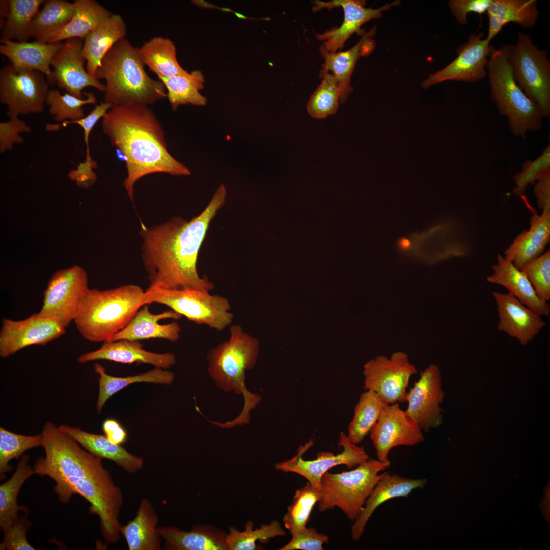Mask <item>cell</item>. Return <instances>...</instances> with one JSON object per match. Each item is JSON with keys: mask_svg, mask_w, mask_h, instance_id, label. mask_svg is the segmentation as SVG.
<instances>
[{"mask_svg": "<svg viewBox=\"0 0 550 550\" xmlns=\"http://www.w3.org/2000/svg\"><path fill=\"white\" fill-rule=\"evenodd\" d=\"M226 195L225 186L220 185L206 208L190 221L174 217L151 227L142 225V259L149 285L171 289L214 288L212 282L199 274L197 260L210 223L224 205Z\"/></svg>", "mask_w": 550, "mask_h": 550, "instance_id": "1", "label": "cell"}, {"mask_svg": "<svg viewBox=\"0 0 550 550\" xmlns=\"http://www.w3.org/2000/svg\"><path fill=\"white\" fill-rule=\"evenodd\" d=\"M103 133L127 157L123 184L131 201L134 185L155 173L188 176L189 168L169 152L164 132L154 113L142 105H113L102 118Z\"/></svg>", "mask_w": 550, "mask_h": 550, "instance_id": "2", "label": "cell"}, {"mask_svg": "<svg viewBox=\"0 0 550 550\" xmlns=\"http://www.w3.org/2000/svg\"><path fill=\"white\" fill-rule=\"evenodd\" d=\"M145 66L138 48L126 38L117 42L102 60L95 76L105 80L104 102L148 106L166 98L164 85L151 78Z\"/></svg>", "mask_w": 550, "mask_h": 550, "instance_id": "3", "label": "cell"}, {"mask_svg": "<svg viewBox=\"0 0 550 550\" xmlns=\"http://www.w3.org/2000/svg\"><path fill=\"white\" fill-rule=\"evenodd\" d=\"M259 353V342L239 324L230 326L228 340L211 349L207 355L208 372L215 385L225 392L242 394L244 407L232 421L222 423L231 428L248 424L250 413L261 401L260 395L251 393L245 386V372L255 365Z\"/></svg>", "mask_w": 550, "mask_h": 550, "instance_id": "4", "label": "cell"}, {"mask_svg": "<svg viewBox=\"0 0 550 550\" xmlns=\"http://www.w3.org/2000/svg\"><path fill=\"white\" fill-rule=\"evenodd\" d=\"M144 295L142 288L132 284L105 290L89 288L73 321L85 339L93 342L109 341L145 305Z\"/></svg>", "mask_w": 550, "mask_h": 550, "instance_id": "5", "label": "cell"}, {"mask_svg": "<svg viewBox=\"0 0 550 550\" xmlns=\"http://www.w3.org/2000/svg\"><path fill=\"white\" fill-rule=\"evenodd\" d=\"M490 97L505 116L512 134L524 139L528 131L540 130L543 118L536 104L515 80L508 58L507 44L494 49L487 65Z\"/></svg>", "mask_w": 550, "mask_h": 550, "instance_id": "6", "label": "cell"}, {"mask_svg": "<svg viewBox=\"0 0 550 550\" xmlns=\"http://www.w3.org/2000/svg\"><path fill=\"white\" fill-rule=\"evenodd\" d=\"M390 465L389 460L369 458L350 471L337 474L326 472L320 481L319 512L338 507L353 522L382 476L380 472Z\"/></svg>", "mask_w": 550, "mask_h": 550, "instance_id": "7", "label": "cell"}, {"mask_svg": "<svg viewBox=\"0 0 550 550\" xmlns=\"http://www.w3.org/2000/svg\"><path fill=\"white\" fill-rule=\"evenodd\" d=\"M45 456L34 463L35 474L47 476L55 482L95 476L103 471L102 458L83 449L79 444L48 421L42 432Z\"/></svg>", "mask_w": 550, "mask_h": 550, "instance_id": "8", "label": "cell"}, {"mask_svg": "<svg viewBox=\"0 0 550 550\" xmlns=\"http://www.w3.org/2000/svg\"><path fill=\"white\" fill-rule=\"evenodd\" d=\"M54 491L63 503H67L74 494L81 496L90 504V513L98 516L101 532L106 542L112 544L120 540L122 526L119 517L123 494L107 470L89 477L56 482Z\"/></svg>", "mask_w": 550, "mask_h": 550, "instance_id": "9", "label": "cell"}, {"mask_svg": "<svg viewBox=\"0 0 550 550\" xmlns=\"http://www.w3.org/2000/svg\"><path fill=\"white\" fill-rule=\"evenodd\" d=\"M144 300L145 305H164L188 320L217 331L231 325L234 316L227 298L211 295L209 291L198 287L171 289L149 285Z\"/></svg>", "mask_w": 550, "mask_h": 550, "instance_id": "10", "label": "cell"}, {"mask_svg": "<svg viewBox=\"0 0 550 550\" xmlns=\"http://www.w3.org/2000/svg\"><path fill=\"white\" fill-rule=\"evenodd\" d=\"M514 78L538 106L543 118L550 116V62L547 51L539 49L531 37L521 32L515 45L507 44Z\"/></svg>", "mask_w": 550, "mask_h": 550, "instance_id": "11", "label": "cell"}, {"mask_svg": "<svg viewBox=\"0 0 550 550\" xmlns=\"http://www.w3.org/2000/svg\"><path fill=\"white\" fill-rule=\"evenodd\" d=\"M49 90L39 71L16 68L10 63L0 69V102L7 106L9 118L41 113Z\"/></svg>", "mask_w": 550, "mask_h": 550, "instance_id": "12", "label": "cell"}, {"mask_svg": "<svg viewBox=\"0 0 550 550\" xmlns=\"http://www.w3.org/2000/svg\"><path fill=\"white\" fill-rule=\"evenodd\" d=\"M89 289L87 274L81 267L76 265L59 270L48 282L38 314L56 320L66 328L73 321Z\"/></svg>", "mask_w": 550, "mask_h": 550, "instance_id": "13", "label": "cell"}, {"mask_svg": "<svg viewBox=\"0 0 550 550\" xmlns=\"http://www.w3.org/2000/svg\"><path fill=\"white\" fill-rule=\"evenodd\" d=\"M417 373L405 352L397 351L390 358L379 355L363 366L364 389L375 392L388 404L404 402L410 378Z\"/></svg>", "mask_w": 550, "mask_h": 550, "instance_id": "14", "label": "cell"}, {"mask_svg": "<svg viewBox=\"0 0 550 550\" xmlns=\"http://www.w3.org/2000/svg\"><path fill=\"white\" fill-rule=\"evenodd\" d=\"M338 444L342 448L340 453L335 455L331 452L323 451L317 454L316 459L307 460L304 459L303 455L313 445V442L310 441L298 448L295 456L278 463L275 468L302 476L320 492L321 478L330 469L340 465L352 468L369 458L364 448L352 442L343 432L339 434Z\"/></svg>", "mask_w": 550, "mask_h": 550, "instance_id": "15", "label": "cell"}, {"mask_svg": "<svg viewBox=\"0 0 550 550\" xmlns=\"http://www.w3.org/2000/svg\"><path fill=\"white\" fill-rule=\"evenodd\" d=\"M483 32L469 35L466 42L457 49V57L442 69L428 76L422 86L427 88L446 81L476 82L487 75V65L494 49Z\"/></svg>", "mask_w": 550, "mask_h": 550, "instance_id": "16", "label": "cell"}, {"mask_svg": "<svg viewBox=\"0 0 550 550\" xmlns=\"http://www.w3.org/2000/svg\"><path fill=\"white\" fill-rule=\"evenodd\" d=\"M314 5L312 10L318 11L326 8L331 10L341 7L344 11V19L341 25L325 31L322 34H315L318 40L323 41L321 46L324 50L330 53L340 50L348 39L353 34L361 37L366 32L361 29L365 23L373 19H378L383 12L390 10L393 6L399 5L400 1H395L376 9L366 8V1L363 0H332L323 2L319 0L312 2Z\"/></svg>", "mask_w": 550, "mask_h": 550, "instance_id": "17", "label": "cell"}, {"mask_svg": "<svg viewBox=\"0 0 550 550\" xmlns=\"http://www.w3.org/2000/svg\"><path fill=\"white\" fill-rule=\"evenodd\" d=\"M439 367L429 365L420 372L419 379L408 392L405 410L422 431L440 426L443 422L440 405L445 397Z\"/></svg>", "mask_w": 550, "mask_h": 550, "instance_id": "18", "label": "cell"}, {"mask_svg": "<svg viewBox=\"0 0 550 550\" xmlns=\"http://www.w3.org/2000/svg\"><path fill=\"white\" fill-rule=\"evenodd\" d=\"M369 434L377 459L381 461L389 460V453L395 447L413 446L424 441L422 430L399 403L385 407Z\"/></svg>", "mask_w": 550, "mask_h": 550, "instance_id": "19", "label": "cell"}, {"mask_svg": "<svg viewBox=\"0 0 550 550\" xmlns=\"http://www.w3.org/2000/svg\"><path fill=\"white\" fill-rule=\"evenodd\" d=\"M56 320L38 313L19 321L3 318L0 331V356L7 358L33 345H45L66 333Z\"/></svg>", "mask_w": 550, "mask_h": 550, "instance_id": "20", "label": "cell"}, {"mask_svg": "<svg viewBox=\"0 0 550 550\" xmlns=\"http://www.w3.org/2000/svg\"><path fill=\"white\" fill-rule=\"evenodd\" d=\"M83 40L71 38L66 40L51 61L55 83L60 88L78 98H84L83 90L93 87L104 92L105 85L91 76L85 67L82 54Z\"/></svg>", "mask_w": 550, "mask_h": 550, "instance_id": "21", "label": "cell"}, {"mask_svg": "<svg viewBox=\"0 0 550 550\" xmlns=\"http://www.w3.org/2000/svg\"><path fill=\"white\" fill-rule=\"evenodd\" d=\"M499 321L498 330L527 345L545 326L541 316L509 293L493 292Z\"/></svg>", "mask_w": 550, "mask_h": 550, "instance_id": "22", "label": "cell"}, {"mask_svg": "<svg viewBox=\"0 0 550 550\" xmlns=\"http://www.w3.org/2000/svg\"><path fill=\"white\" fill-rule=\"evenodd\" d=\"M427 482L426 478L413 479L383 473L353 521L351 529L352 539L355 541L360 539L369 518L378 507L390 499L408 497L413 490L424 488Z\"/></svg>", "mask_w": 550, "mask_h": 550, "instance_id": "23", "label": "cell"}, {"mask_svg": "<svg viewBox=\"0 0 550 550\" xmlns=\"http://www.w3.org/2000/svg\"><path fill=\"white\" fill-rule=\"evenodd\" d=\"M0 42V53L7 57L14 67L39 71L47 77L51 85L55 84L51 61L64 42H18L2 39Z\"/></svg>", "mask_w": 550, "mask_h": 550, "instance_id": "24", "label": "cell"}, {"mask_svg": "<svg viewBox=\"0 0 550 550\" xmlns=\"http://www.w3.org/2000/svg\"><path fill=\"white\" fill-rule=\"evenodd\" d=\"M97 360H107L123 364L140 363L168 369L177 361L172 353H157L143 348L139 341L120 340L104 342L98 349L79 356L77 361L85 363Z\"/></svg>", "mask_w": 550, "mask_h": 550, "instance_id": "25", "label": "cell"}, {"mask_svg": "<svg viewBox=\"0 0 550 550\" xmlns=\"http://www.w3.org/2000/svg\"><path fill=\"white\" fill-rule=\"evenodd\" d=\"M182 315L170 310L159 314H153L147 305L140 309L127 325L115 334L109 341L120 340L140 341L150 339H163L172 342L178 340L181 327L176 322L161 324L160 320L181 318Z\"/></svg>", "mask_w": 550, "mask_h": 550, "instance_id": "26", "label": "cell"}, {"mask_svg": "<svg viewBox=\"0 0 550 550\" xmlns=\"http://www.w3.org/2000/svg\"><path fill=\"white\" fill-rule=\"evenodd\" d=\"M376 31V27L374 26L361 36L354 46L346 51L330 53L320 47L324 62L319 75L321 77L326 73L332 74L337 80L345 101L353 90L350 79L357 61L360 57L371 54L375 47L373 37Z\"/></svg>", "mask_w": 550, "mask_h": 550, "instance_id": "27", "label": "cell"}, {"mask_svg": "<svg viewBox=\"0 0 550 550\" xmlns=\"http://www.w3.org/2000/svg\"><path fill=\"white\" fill-rule=\"evenodd\" d=\"M530 227L519 234L505 250L504 257L518 269L541 254L550 241V209L533 214Z\"/></svg>", "mask_w": 550, "mask_h": 550, "instance_id": "28", "label": "cell"}, {"mask_svg": "<svg viewBox=\"0 0 550 550\" xmlns=\"http://www.w3.org/2000/svg\"><path fill=\"white\" fill-rule=\"evenodd\" d=\"M497 260L492 267V273L486 277L487 281L505 287L509 293L541 316H548L549 304L537 296L525 274L500 254L497 255Z\"/></svg>", "mask_w": 550, "mask_h": 550, "instance_id": "29", "label": "cell"}, {"mask_svg": "<svg viewBox=\"0 0 550 550\" xmlns=\"http://www.w3.org/2000/svg\"><path fill=\"white\" fill-rule=\"evenodd\" d=\"M126 32L122 17L112 14L86 35L82 52L86 61V70L91 76L95 77L104 57L117 42L125 38Z\"/></svg>", "mask_w": 550, "mask_h": 550, "instance_id": "30", "label": "cell"}, {"mask_svg": "<svg viewBox=\"0 0 550 550\" xmlns=\"http://www.w3.org/2000/svg\"><path fill=\"white\" fill-rule=\"evenodd\" d=\"M58 428L93 455L110 460L126 472L133 473L143 468L144 460L142 457L129 453L121 445L111 442L105 435L91 433L80 428L65 425Z\"/></svg>", "mask_w": 550, "mask_h": 550, "instance_id": "31", "label": "cell"}, {"mask_svg": "<svg viewBox=\"0 0 550 550\" xmlns=\"http://www.w3.org/2000/svg\"><path fill=\"white\" fill-rule=\"evenodd\" d=\"M166 550H227L226 535L207 525H196L185 531L175 526H159Z\"/></svg>", "mask_w": 550, "mask_h": 550, "instance_id": "32", "label": "cell"}, {"mask_svg": "<svg viewBox=\"0 0 550 550\" xmlns=\"http://www.w3.org/2000/svg\"><path fill=\"white\" fill-rule=\"evenodd\" d=\"M158 522V515L153 505L147 498H143L135 517L121 528L128 549L161 550L162 538Z\"/></svg>", "mask_w": 550, "mask_h": 550, "instance_id": "33", "label": "cell"}, {"mask_svg": "<svg viewBox=\"0 0 550 550\" xmlns=\"http://www.w3.org/2000/svg\"><path fill=\"white\" fill-rule=\"evenodd\" d=\"M537 0H492L486 13L488 29L486 40H491L507 23L513 22L524 28L534 27L539 11Z\"/></svg>", "mask_w": 550, "mask_h": 550, "instance_id": "34", "label": "cell"}, {"mask_svg": "<svg viewBox=\"0 0 550 550\" xmlns=\"http://www.w3.org/2000/svg\"><path fill=\"white\" fill-rule=\"evenodd\" d=\"M44 0H1V39L28 42L31 23Z\"/></svg>", "mask_w": 550, "mask_h": 550, "instance_id": "35", "label": "cell"}, {"mask_svg": "<svg viewBox=\"0 0 550 550\" xmlns=\"http://www.w3.org/2000/svg\"><path fill=\"white\" fill-rule=\"evenodd\" d=\"M138 51L144 65L155 73L158 79L188 73L179 65L176 46L169 38L154 37L144 42L138 48Z\"/></svg>", "mask_w": 550, "mask_h": 550, "instance_id": "36", "label": "cell"}, {"mask_svg": "<svg viewBox=\"0 0 550 550\" xmlns=\"http://www.w3.org/2000/svg\"><path fill=\"white\" fill-rule=\"evenodd\" d=\"M75 11L69 22L51 35L46 43L62 42L77 38L84 40L86 35L112 13L94 0H75Z\"/></svg>", "mask_w": 550, "mask_h": 550, "instance_id": "37", "label": "cell"}, {"mask_svg": "<svg viewBox=\"0 0 550 550\" xmlns=\"http://www.w3.org/2000/svg\"><path fill=\"white\" fill-rule=\"evenodd\" d=\"M94 368L99 375V394L96 404L98 413L101 412L106 402L112 395L128 385L138 382L170 385L175 378L173 372L158 367L139 375L124 377L108 374L105 368L98 363L95 364Z\"/></svg>", "mask_w": 550, "mask_h": 550, "instance_id": "38", "label": "cell"}, {"mask_svg": "<svg viewBox=\"0 0 550 550\" xmlns=\"http://www.w3.org/2000/svg\"><path fill=\"white\" fill-rule=\"evenodd\" d=\"M29 460V456L23 455L12 477L0 486V526L3 531L13 524L19 511L28 512L27 508L19 506L17 500L23 484L35 474Z\"/></svg>", "mask_w": 550, "mask_h": 550, "instance_id": "39", "label": "cell"}, {"mask_svg": "<svg viewBox=\"0 0 550 550\" xmlns=\"http://www.w3.org/2000/svg\"><path fill=\"white\" fill-rule=\"evenodd\" d=\"M75 11L74 3L66 0H47L34 17L30 29L31 37L46 43L48 38L61 30L72 19Z\"/></svg>", "mask_w": 550, "mask_h": 550, "instance_id": "40", "label": "cell"}, {"mask_svg": "<svg viewBox=\"0 0 550 550\" xmlns=\"http://www.w3.org/2000/svg\"><path fill=\"white\" fill-rule=\"evenodd\" d=\"M158 79L164 85L167 98L173 111L183 105L203 106L206 104V98L200 92L205 82L201 71L195 70L186 75Z\"/></svg>", "mask_w": 550, "mask_h": 550, "instance_id": "41", "label": "cell"}, {"mask_svg": "<svg viewBox=\"0 0 550 550\" xmlns=\"http://www.w3.org/2000/svg\"><path fill=\"white\" fill-rule=\"evenodd\" d=\"M388 405L376 393L366 390L360 396L347 434L353 443L358 444L370 433L383 410Z\"/></svg>", "mask_w": 550, "mask_h": 550, "instance_id": "42", "label": "cell"}, {"mask_svg": "<svg viewBox=\"0 0 550 550\" xmlns=\"http://www.w3.org/2000/svg\"><path fill=\"white\" fill-rule=\"evenodd\" d=\"M322 80L310 97L307 106L313 118L323 119L335 114L339 103L345 102L337 81L329 73H325Z\"/></svg>", "mask_w": 550, "mask_h": 550, "instance_id": "43", "label": "cell"}, {"mask_svg": "<svg viewBox=\"0 0 550 550\" xmlns=\"http://www.w3.org/2000/svg\"><path fill=\"white\" fill-rule=\"evenodd\" d=\"M85 98H78L68 93L62 95L58 89L49 90L45 104L49 106V113L54 120L61 123L74 121L85 117L82 107L95 104L97 99L91 92L84 93Z\"/></svg>", "mask_w": 550, "mask_h": 550, "instance_id": "44", "label": "cell"}, {"mask_svg": "<svg viewBox=\"0 0 550 550\" xmlns=\"http://www.w3.org/2000/svg\"><path fill=\"white\" fill-rule=\"evenodd\" d=\"M253 523L248 521L245 530L238 531L234 527L229 528L230 533L226 536L228 550H255L257 549L255 542L259 540L266 542L269 539L276 536H283L286 532L280 522L273 520L269 524H262L260 528L253 529Z\"/></svg>", "mask_w": 550, "mask_h": 550, "instance_id": "45", "label": "cell"}, {"mask_svg": "<svg viewBox=\"0 0 550 550\" xmlns=\"http://www.w3.org/2000/svg\"><path fill=\"white\" fill-rule=\"evenodd\" d=\"M320 499V492L309 482L297 489L283 521L290 534L306 527L312 510Z\"/></svg>", "mask_w": 550, "mask_h": 550, "instance_id": "46", "label": "cell"}, {"mask_svg": "<svg viewBox=\"0 0 550 550\" xmlns=\"http://www.w3.org/2000/svg\"><path fill=\"white\" fill-rule=\"evenodd\" d=\"M41 434L26 436L10 432L0 427V478L3 480L5 474L12 470L9 462L19 459L26 451L37 447H42Z\"/></svg>", "mask_w": 550, "mask_h": 550, "instance_id": "47", "label": "cell"}, {"mask_svg": "<svg viewBox=\"0 0 550 550\" xmlns=\"http://www.w3.org/2000/svg\"><path fill=\"white\" fill-rule=\"evenodd\" d=\"M526 276L537 296L548 301L550 299V251L526 263L520 269Z\"/></svg>", "mask_w": 550, "mask_h": 550, "instance_id": "48", "label": "cell"}, {"mask_svg": "<svg viewBox=\"0 0 550 550\" xmlns=\"http://www.w3.org/2000/svg\"><path fill=\"white\" fill-rule=\"evenodd\" d=\"M550 174V145H548L542 154L533 161L527 160L521 166V171L514 176L516 195H521L528 186L534 184L540 178Z\"/></svg>", "mask_w": 550, "mask_h": 550, "instance_id": "49", "label": "cell"}, {"mask_svg": "<svg viewBox=\"0 0 550 550\" xmlns=\"http://www.w3.org/2000/svg\"><path fill=\"white\" fill-rule=\"evenodd\" d=\"M31 525L26 516H18L10 527L3 531L4 536L0 544V549H35L29 543L26 538Z\"/></svg>", "mask_w": 550, "mask_h": 550, "instance_id": "50", "label": "cell"}, {"mask_svg": "<svg viewBox=\"0 0 550 550\" xmlns=\"http://www.w3.org/2000/svg\"><path fill=\"white\" fill-rule=\"evenodd\" d=\"M291 540L280 550H323L329 536L319 533L315 528L305 527L291 534Z\"/></svg>", "mask_w": 550, "mask_h": 550, "instance_id": "51", "label": "cell"}, {"mask_svg": "<svg viewBox=\"0 0 550 550\" xmlns=\"http://www.w3.org/2000/svg\"><path fill=\"white\" fill-rule=\"evenodd\" d=\"M31 128L18 117L9 118L7 121L0 123V152L3 153L12 149L14 144L21 143L23 139L20 133H29Z\"/></svg>", "mask_w": 550, "mask_h": 550, "instance_id": "52", "label": "cell"}, {"mask_svg": "<svg viewBox=\"0 0 550 550\" xmlns=\"http://www.w3.org/2000/svg\"><path fill=\"white\" fill-rule=\"evenodd\" d=\"M112 106L113 105L109 103L101 102L99 104L96 105L95 108L86 116L78 120L65 121L56 125L48 124L46 126V129L54 131L61 126L65 127L71 124H78L84 130V140L86 145H89V135L92 129L99 119L103 118Z\"/></svg>", "mask_w": 550, "mask_h": 550, "instance_id": "53", "label": "cell"}, {"mask_svg": "<svg viewBox=\"0 0 550 550\" xmlns=\"http://www.w3.org/2000/svg\"><path fill=\"white\" fill-rule=\"evenodd\" d=\"M492 0H450L448 6L457 22L465 25L468 23V15L473 12L479 14L488 10Z\"/></svg>", "mask_w": 550, "mask_h": 550, "instance_id": "54", "label": "cell"}, {"mask_svg": "<svg viewBox=\"0 0 550 550\" xmlns=\"http://www.w3.org/2000/svg\"><path fill=\"white\" fill-rule=\"evenodd\" d=\"M534 193L537 199L538 207L543 211L550 209V174L536 181Z\"/></svg>", "mask_w": 550, "mask_h": 550, "instance_id": "55", "label": "cell"}, {"mask_svg": "<svg viewBox=\"0 0 550 550\" xmlns=\"http://www.w3.org/2000/svg\"><path fill=\"white\" fill-rule=\"evenodd\" d=\"M105 436L112 442L121 445L127 439V433L122 426L115 420L108 419L102 424Z\"/></svg>", "mask_w": 550, "mask_h": 550, "instance_id": "56", "label": "cell"}, {"mask_svg": "<svg viewBox=\"0 0 550 550\" xmlns=\"http://www.w3.org/2000/svg\"><path fill=\"white\" fill-rule=\"evenodd\" d=\"M116 153L117 158L119 161L125 162L126 163L128 162L127 156L121 150L116 149Z\"/></svg>", "mask_w": 550, "mask_h": 550, "instance_id": "57", "label": "cell"}]
</instances>
